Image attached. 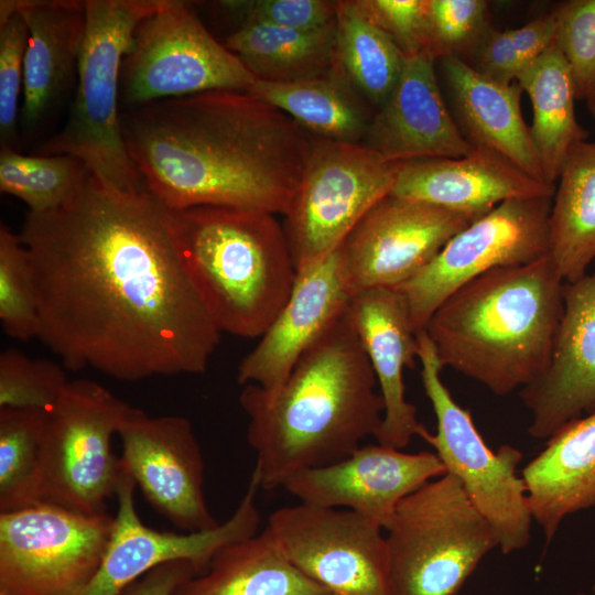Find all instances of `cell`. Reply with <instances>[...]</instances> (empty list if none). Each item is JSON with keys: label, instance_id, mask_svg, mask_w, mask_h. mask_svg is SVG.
I'll return each mask as SVG.
<instances>
[{"label": "cell", "instance_id": "cell-1", "mask_svg": "<svg viewBox=\"0 0 595 595\" xmlns=\"http://www.w3.org/2000/svg\"><path fill=\"white\" fill-rule=\"evenodd\" d=\"M35 284L37 338L69 370L122 381L206 371L221 333L181 267L167 209L145 188L88 173L18 232Z\"/></svg>", "mask_w": 595, "mask_h": 595}, {"label": "cell", "instance_id": "cell-2", "mask_svg": "<svg viewBox=\"0 0 595 595\" xmlns=\"http://www.w3.org/2000/svg\"><path fill=\"white\" fill-rule=\"evenodd\" d=\"M127 151L167 210L221 206L285 215L314 137L241 90H210L128 108Z\"/></svg>", "mask_w": 595, "mask_h": 595}, {"label": "cell", "instance_id": "cell-3", "mask_svg": "<svg viewBox=\"0 0 595 595\" xmlns=\"http://www.w3.org/2000/svg\"><path fill=\"white\" fill-rule=\"evenodd\" d=\"M370 361L346 313L299 359L282 386L246 385L239 402L247 441L257 455L261 488L274 489L296 473L339 462L383 416Z\"/></svg>", "mask_w": 595, "mask_h": 595}, {"label": "cell", "instance_id": "cell-4", "mask_svg": "<svg viewBox=\"0 0 595 595\" xmlns=\"http://www.w3.org/2000/svg\"><path fill=\"white\" fill-rule=\"evenodd\" d=\"M565 281L550 253L494 269L451 294L425 332L443 367L506 396L545 369L563 313Z\"/></svg>", "mask_w": 595, "mask_h": 595}, {"label": "cell", "instance_id": "cell-5", "mask_svg": "<svg viewBox=\"0 0 595 595\" xmlns=\"http://www.w3.org/2000/svg\"><path fill=\"white\" fill-rule=\"evenodd\" d=\"M175 256L218 331L260 337L288 301L298 270L283 224L255 209L167 210Z\"/></svg>", "mask_w": 595, "mask_h": 595}, {"label": "cell", "instance_id": "cell-6", "mask_svg": "<svg viewBox=\"0 0 595 595\" xmlns=\"http://www.w3.org/2000/svg\"><path fill=\"white\" fill-rule=\"evenodd\" d=\"M86 31L75 98L63 128L41 154H67L121 191L144 190L126 148L119 112L121 69L139 23L159 0H84Z\"/></svg>", "mask_w": 595, "mask_h": 595}, {"label": "cell", "instance_id": "cell-7", "mask_svg": "<svg viewBox=\"0 0 595 595\" xmlns=\"http://www.w3.org/2000/svg\"><path fill=\"white\" fill-rule=\"evenodd\" d=\"M387 531L391 595H458L499 544L493 526L448 473L402 499Z\"/></svg>", "mask_w": 595, "mask_h": 595}, {"label": "cell", "instance_id": "cell-8", "mask_svg": "<svg viewBox=\"0 0 595 595\" xmlns=\"http://www.w3.org/2000/svg\"><path fill=\"white\" fill-rule=\"evenodd\" d=\"M421 380L436 418V433L419 432L453 475L498 537L508 554L526 548L533 521L526 485L517 474L522 453L501 445L494 452L479 434L468 410L452 397L441 378L443 366L425 329L416 334Z\"/></svg>", "mask_w": 595, "mask_h": 595}, {"label": "cell", "instance_id": "cell-9", "mask_svg": "<svg viewBox=\"0 0 595 595\" xmlns=\"http://www.w3.org/2000/svg\"><path fill=\"white\" fill-rule=\"evenodd\" d=\"M133 408L97 381L69 380L46 418L42 501L85 515L107 512L121 476L112 437Z\"/></svg>", "mask_w": 595, "mask_h": 595}, {"label": "cell", "instance_id": "cell-10", "mask_svg": "<svg viewBox=\"0 0 595 595\" xmlns=\"http://www.w3.org/2000/svg\"><path fill=\"white\" fill-rule=\"evenodd\" d=\"M258 79L183 1L159 0L137 26L121 69L128 108L210 90L250 91Z\"/></svg>", "mask_w": 595, "mask_h": 595}, {"label": "cell", "instance_id": "cell-11", "mask_svg": "<svg viewBox=\"0 0 595 595\" xmlns=\"http://www.w3.org/2000/svg\"><path fill=\"white\" fill-rule=\"evenodd\" d=\"M400 164L363 143L314 138L282 223L296 270L339 249L366 213L392 192Z\"/></svg>", "mask_w": 595, "mask_h": 595}, {"label": "cell", "instance_id": "cell-12", "mask_svg": "<svg viewBox=\"0 0 595 595\" xmlns=\"http://www.w3.org/2000/svg\"><path fill=\"white\" fill-rule=\"evenodd\" d=\"M113 521L108 512L85 515L44 501L0 512V595H83Z\"/></svg>", "mask_w": 595, "mask_h": 595}, {"label": "cell", "instance_id": "cell-13", "mask_svg": "<svg viewBox=\"0 0 595 595\" xmlns=\"http://www.w3.org/2000/svg\"><path fill=\"white\" fill-rule=\"evenodd\" d=\"M553 197L508 199L453 236L432 261L397 290L418 334L464 284L497 268L534 262L550 253Z\"/></svg>", "mask_w": 595, "mask_h": 595}, {"label": "cell", "instance_id": "cell-14", "mask_svg": "<svg viewBox=\"0 0 595 595\" xmlns=\"http://www.w3.org/2000/svg\"><path fill=\"white\" fill-rule=\"evenodd\" d=\"M293 565L328 595H391L382 528L346 510L299 502L267 526Z\"/></svg>", "mask_w": 595, "mask_h": 595}, {"label": "cell", "instance_id": "cell-15", "mask_svg": "<svg viewBox=\"0 0 595 595\" xmlns=\"http://www.w3.org/2000/svg\"><path fill=\"white\" fill-rule=\"evenodd\" d=\"M472 214L389 194L359 220L337 250L351 294L398 289L473 223Z\"/></svg>", "mask_w": 595, "mask_h": 595}, {"label": "cell", "instance_id": "cell-16", "mask_svg": "<svg viewBox=\"0 0 595 595\" xmlns=\"http://www.w3.org/2000/svg\"><path fill=\"white\" fill-rule=\"evenodd\" d=\"M134 480L122 469L116 498L118 508L107 550L83 595H121L133 582L170 562L186 561L204 573L224 545L259 532L256 497L260 486L252 472L235 512L218 527L197 532H163L141 521L134 502Z\"/></svg>", "mask_w": 595, "mask_h": 595}, {"label": "cell", "instance_id": "cell-17", "mask_svg": "<svg viewBox=\"0 0 595 595\" xmlns=\"http://www.w3.org/2000/svg\"><path fill=\"white\" fill-rule=\"evenodd\" d=\"M118 436L122 469L160 515L184 532L220 524L204 496V459L190 420L133 408Z\"/></svg>", "mask_w": 595, "mask_h": 595}, {"label": "cell", "instance_id": "cell-18", "mask_svg": "<svg viewBox=\"0 0 595 595\" xmlns=\"http://www.w3.org/2000/svg\"><path fill=\"white\" fill-rule=\"evenodd\" d=\"M444 474L434 452L405 453L377 443L359 446L339 462L301 470L283 488L302 504L346 509L387 530L402 499Z\"/></svg>", "mask_w": 595, "mask_h": 595}, {"label": "cell", "instance_id": "cell-19", "mask_svg": "<svg viewBox=\"0 0 595 595\" xmlns=\"http://www.w3.org/2000/svg\"><path fill=\"white\" fill-rule=\"evenodd\" d=\"M520 397L531 412L529 433L549 439L595 410V272L563 286V313L544 371Z\"/></svg>", "mask_w": 595, "mask_h": 595}, {"label": "cell", "instance_id": "cell-20", "mask_svg": "<svg viewBox=\"0 0 595 595\" xmlns=\"http://www.w3.org/2000/svg\"><path fill=\"white\" fill-rule=\"evenodd\" d=\"M350 299L337 251L298 270L284 306L240 361L237 381L279 389L302 355L346 313Z\"/></svg>", "mask_w": 595, "mask_h": 595}, {"label": "cell", "instance_id": "cell-21", "mask_svg": "<svg viewBox=\"0 0 595 595\" xmlns=\"http://www.w3.org/2000/svg\"><path fill=\"white\" fill-rule=\"evenodd\" d=\"M363 144L398 163L461 158L473 151L445 102L432 56H405L401 75L375 111Z\"/></svg>", "mask_w": 595, "mask_h": 595}, {"label": "cell", "instance_id": "cell-22", "mask_svg": "<svg viewBox=\"0 0 595 595\" xmlns=\"http://www.w3.org/2000/svg\"><path fill=\"white\" fill-rule=\"evenodd\" d=\"M347 315L370 361L383 401L381 445L402 450L424 426L416 408L405 399L403 372L418 359L416 333L404 294L397 289H371L350 299Z\"/></svg>", "mask_w": 595, "mask_h": 595}, {"label": "cell", "instance_id": "cell-23", "mask_svg": "<svg viewBox=\"0 0 595 595\" xmlns=\"http://www.w3.org/2000/svg\"><path fill=\"white\" fill-rule=\"evenodd\" d=\"M554 193V184L530 176L491 149L474 147L461 158L401 163L390 194L480 217L508 199Z\"/></svg>", "mask_w": 595, "mask_h": 595}, {"label": "cell", "instance_id": "cell-24", "mask_svg": "<svg viewBox=\"0 0 595 595\" xmlns=\"http://www.w3.org/2000/svg\"><path fill=\"white\" fill-rule=\"evenodd\" d=\"M13 2L29 30L19 122L32 133L46 121L77 76L86 31L85 1Z\"/></svg>", "mask_w": 595, "mask_h": 595}, {"label": "cell", "instance_id": "cell-25", "mask_svg": "<svg viewBox=\"0 0 595 595\" xmlns=\"http://www.w3.org/2000/svg\"><path fill=\"white\" fill-rule=\"evenodd\" d=\"M440 62L452 113L466 140L502 154L530 176L547 182L522 116L518 83L491 79L459 56Z\"/></svg>", "mask_w": 595, "mask_h": 595}, {"label": "cell", "instance_id": "cell-26", "mask_svg": "<svg viewBox=\"0 0 595 595\" xmlns=\"http://www.w3.org/2000/svg\"><path fill=\"white\" fill-rule=\"evenodd\" d=\"M521 474L532 519L549 543L567 516L595 506V410L551 435Z\"/></svg>", "mask_w": 595, "mask_h": 595}, {"label": "cell", "instance_id": "cell-27", "mask_svg": "<svg viewBox=\"0 0 595 595\" xmlns=\"http://www.w3.org/2000/svg\"><path fill=\"white\" fill-rule=\"evenodd\" d=\"M173 595H328L289 560L273 532H261L224 545L208 569Z\"/></svg>", "mask_w": 595, "mask_h": 595}, {"label": "cell", "instance_id": "cell-28", "mask_svg": "<svg viewBox=\"0 0 595 595\" xmlns=\"http://www.w3.org/2000/svg\"><path fill=\"white\" fill-rule=\"evenodd\" d=\"M315 138L363 143L376 110L337 64L328 73L302 80H257L250 89Z\"/></svg>", "mask_w": 595, "mask_h": 595}, {"label": "cell", "instance_id": "cell-29", "mask_svg": "<svg viewBox=\"0 0 595 595\" xmlns=\"http://www.w3.org/2000/svg\"><path fill=\"white\" fill-rule=\"evenodd\" d=\"M532 105L530 134L544 180L556 185L571 149L586 140L575 116V88L555 41L517 77Z\"/></svg>", "mask_w": 595, "mask_h": 595}, {"label": "cell", "instance_id": "cell-30", "mask_svg": "<svg viewBox=\"0 0 595 595\" xmlns=\"http://www.w3.org/2000/svg\"><path fill=\"white\" fill-rule=\"evenodd\" d=\"M225 46L258 80L313 78L336 65V23L304 31L245 20L227 37Z\"/></svg>", "mask_w": 595, "mask_h": 595}, {"label": "cell", "instance_id": "cell-31", "mask_svg": "<svg viewBox=\"0 0 595 595\" xmlns=\"http://www.w3.org/2000/svg\"><path fill=\"white\" fill-rule=\"evenodd\" d=\"M550 257L565 282L584 277L595 258V141L575 144L555 185Z\"/></svg>", "mask_w": 595, "mask_h": 595}, {"label": "cell", "instance_id": "cell-32", "mask_svg": "<svg viewBox=\"0 0 595 595\" xmlns=\"http://www.w3.org/2000/svg\"><path fill=\"white\" fill-rule=\"evenodd\" d=\"M335 9L336 64L377 110L393 90L405 56L359 0L335 1Z\"/></svg>", "mask_w": 595, "mask_h": 595}, {"label": "cell", "instance_id": "cell-33", "mask_svg": "<svg viewBox=\"0 0 595 595\" xmlns=\"http://www.w3.org/2000/svg\"><path fill=\"white\" fill-rule=\"evenodd\" d=\"M47 414L0 409V512L42 502L41 450Z\"/></svg>", "mask_w": 595, "mask_h": 595}, {"label": "cell", "instance_id": "cell-34", "mask_svg": "<svg viewBox=\"0 0 595 595\" xmlns=\"http://www.w3.org/2000/svg\"><path fill=\"white\" fill-rule=\"evenodd\" d=\"M89 173L67 154L25 155L1 147L0 191L22 201L31 213H44L66 202Z\"/></svg>", "mask_w": 595, "mask_h": 595}, {"label": "cell", "instance_id": "cell-35", "mask_svg": "<svg viewBox=\"0 0 595 595\" xmlns=\"http://www.w3.org/2000/svg\"><path fill=\"white\" fill-rule=\"evenodd\" d=\"M555 19L552 12L516 29L489 28L469 54L467 63L483 75L506 84L518 75L555 41Z\"/></svg>", "mask_w": 595, "mask_h": 595}, {"label": "cell", "instance_id": "cell-36", "mask_svg": "<svg viewBox=\"0 0 595 595\" xmlns=\"http://www.w3.org/2000/svg\"><path fill=\"white\" fill-rule=\"evenodd\" d=\"M0 322L18 340L37 338L40 318L32 266L19 234L0 226Z\"/></svg>", "mask_w": 595, "mask_h": 595}, {"label": "cell", "instance_id": "cell-37", "mask_svg": "<svg viewBox=\"0 0 595 595\" xmlns=\"http://www.w3.org/2000/svg\"><path fill=\"white\" fill-rule=\"evenodd\" d=\"M55 361L33 358L17 349L0 355V409L35 410L48 414L69 382Z\"/></svg>", "mask_w": 595, "mask_h": 595}, {"label": "cell", "instance_id": "cell-38", "mask_svg": "<svg viewBox=\"0 0 595 595\" xmlns=\"http://www.w3.org/2000/svg\"><path fill=\"white\" fill-rule=\"evenodd\" d=\"M488 29L485 0H426L425 53L435 61L469 53Z\"/></svg>", "mask_w": 595, "mask_h": 595}, {"label": "cell", "instance_id": "cell-39", "mask_svg": "<svg viewBox=\"0 0 595 595\" xmlns=\"http://www.w3.org/2000/svg\"><path fill=\"white\" fill-rule=\"evenodd\" d=\"M29 30L13 0L0 2V139L12 147L17 138L24 83Z\"/></svg>", "mask_w": 595, "mask_h": 595}, {"label": "cell", "instance_id": "cell-40", "mask_svg": "<svg viewBox=\"0 0 595 595\" xmlns=\"http://www.w3.org/2000/svg\"><path fill=\"white\" fill-rule=\"evenodd\" d=\"M555 43L574 83L576 99H585L595 84V0H567L551 11Z\"/></svg>", "mask_w": 595, "mask_h": 595}, {"label": "cell", "instance_id": "cell-41", "mask_svg": "<svg viewBox=\"0 0 595 595\" xmlns=\"http://www.w3.org/2000/svg\"><path fill=\"white\" fill-rule=\"evenodd\" d=\"M220 6L241 21H257L294 30H320L336 23L335 1L231 0L221 1Z\"/></svg>", "mask_w": 595, "mask_h": 595}, {"label": "cell", "instance_id": "cell-42", "mask_svg": "<svg viewBox=\"0 0 595 595\" xmlns=\"http://www.w3.org/2000/svg\"><path fill=\"white\" fill-rule=\"evenodd\" d=\"M404 56L425 53L426 0H359Z\"/></svg>", "mask_w": 595, "mask_h": 595}, {"label": "cell", "instance_id": "cell-43", "mask_svg": "<svg viewBox=\"0 0 595 595\" xmlns=\"http://www.w3.org/2000/svg\"><path fill=\"white\" fill-rule=\"evenodd\" d=\"M194 575L197 572L190 562L165 563L133 582L121 595H173L181 583Z\"/></svg>", "mask_w": 595, "mask_h": 595}, {"label": "cell", "instance_id": "cell-44", "mask_svg": "<svg viewBox=\"0 0 595 595\" xmlns=\"http://www.w3.org/2000/svg\"><path fill=\"white\" fill-rule=\"evenodd\" d=\"M589 113L592 115L595 122V84L585 98Z\"/></svg>", "mask_w": 595, "mask_h": 595}, {"label": "cell", "instance_id": "cell-45", "mask_svg": "<svg viewBox=\"0 0 595 595\" xmlns=\"http://www.w3.org/2000/svg\"><path fill=\"white\" fill-rule=\"evenodd\" d=\"M576 595H584V594H581V593H580V594H576Z\"/></svg>", "mask_w": 595, "mask_h": 595}]
</instances>
